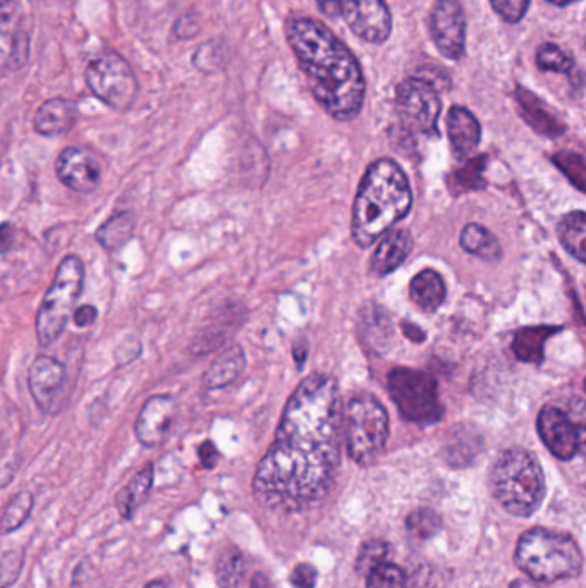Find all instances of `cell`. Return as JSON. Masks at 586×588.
<instances>
[{
    "instance_id": "7a4b0ae2",
    "label": "cell",
    "mask_w": 586,
    "mask_h": 588,
    "mask_svg": "<svg viewBox=\"0 0 586 588\" xmlns=\"http://www.w3.org/2000/svg\"><path fill=\"white\" fill-rule=\"evenodd\" d=\"M286 37L311 93L337 121H351L364 107V71L355 53L314 18H291Z\"/></svg>"
},
{
    "instance_id": "cb8c5ba5",
    "label": "cell",
    "mask_w": 586,
    "mask_h": 588,
    "mask_svg": "<svg viewBox=\"0 0 586 588\" xmlns=\"http://www.w3.org/2000/svg\"><path fill=\"white\" fill-rule=\"evenodd\" d=\"M557 332V327H525L516 332L513 351L525 363H542L544 361V345L550 336Z\"/></svg>"
},
{
    "instance_id": "83f0119b",
    "label": "cell",
    "mask_w": 586,
    "mask_h": 588,
    "mask_svg": "<svg viewBox=\"0 0 586 588\" xmlns=\"http://www.w3.org/2000/svg\"><path fill=\"white\" fill-rule=\"evenodd\" d=\"M19 28H21V8L18 2L0 0V71L8 68Z\"/></svg>"
},
{
    "instance_id": "7bdbcfd3",
    "label": "cell",
    "mask_w": 586,
    "mask_h": 588,
    "mask_svg": "<svg viewBox=\"0 0 586 588\" xmlns=\"http://www.w3.org/2000/svg\"><path fill=\"white\" fill-rule=\"evenodd\" d=\"M200 458L205 467L212 468L217 464V458H219L216 446L212 442H205L200 448Z\"/></svg>"
},
{
    "instance_id": "277c9868",
    "label": "cell",
    "mask_w": 586,
    "mask_h": 588,
    "mask_svg": "<svg viewBox=\"0 0 586 588\" xmlns=\"http://www.w3.org/2000/svg\"><path fill=\"white\" fill-rule=\"evenodd\" d=\"M515 561L523 574L540 584L578 577L583 569L578 542L567 534L542 527L523 534L516 546Z\"/></svg>"
},
{
    "instance_id": "8992f818",
    "label": "cell",
    "mask_w": 586,
    "mask_h": 588,
    "mask_svg": "<svg viewBox=\"0 0 586 588\" xmlns=\"http://www.w3.org/2000/svg\"><path fill=\"white\" fill-rule=\"evenodd\" d=\"M346 448L356 464H374L389 439V415L375 396L361 392L349 399L342 411Z\"/></svg>"
},
{
    "instance_id": "2e32d148",
    "label": "cell",
    "mask_w": 586,
    "mask_h": 588,
    "mask_svg": "<svg viewBox=\"0 0 586 588\" xmlns=\"http://www.w3.org/2000/svg\"><path fill=\"white\" fill-rule=\"evenodd\" d=\"M64 365L59 363L56 358L42 355L31 363L30 372H28V388L40 410H52L57 396L64 388Z\"/></svg>"
},
{
    "instance_id": "bcb514c9",
    "label": "cell",
    "mask_w": 586,
    "mask_h": 588,
    "mask_svg": "<svg viewBox=\"0 0 586 588\" xmlns=\"http://www.w3.org/2000/svg\"><path fill=\"white\" fill-rule=\"evenodd\" d=\"M510 588H544L540 587L538 584H534V581L528 580H516L510 584Z\"/></svg>"
},
{
    "instance_id": "7402d4cb",
    "label": "cell",
    "mask_w": 586,
    "mask_h": 588,
    "mask_svg": "<svg viewBox=\"0 0 586 588\" xmlns=\"http://www.w3.org/2000/svg\"><path fill=\"white\" fill-rule=\"evenodd\" d=\"M446 282L439 272L431 269L421 270L409 285V297L413 303L424 311H435L446 300Z\"/></svg>"
},
{
    "instance_id": "d4e9b609",
    "label": "cell",
    "mask_w": 586,
    "mask_h": 588,
    "mask_svg": "<svg viewBox=\"0 0 586 588\" xmlns=\"http://www.w3.org/2000/svg\"><path fill=\"white\" fill-rule=\"evenodd\" d=\"M132 232H135V216L129 212H121L107 219L100 226L95 238H97L103 250L113 253V251H119L128 245Z\"/></svg>"
},
{
    "instance_id": "e575fe53",
    "label": "cell",
    "mask_w": 586,
    "mask_h": 588,
    "mask_svg": "<svg viewBox=\"0 0 586 588\" xmlns=\"http://www.w3.org/2000/svg\"><path fill=\"white\" fill-rule=\"evenodd\" d=\"M554 163L557 168L566 175V178L578 188L579 191L585 190L586 175L585 160L579 153L560 152L554 156Z\"/></svg>"
},
{
    "instance_id": "7c38bea8",
    "label": "cell",
    "mask_w": 586,
    "mask_h": 588,
    "mask_svg": "<svg viewBox=\"0 0 586 588\" xmlns=\"http://www.w3.org/2000/svg\"><path fill=\"white\" fill-rule=\"evenodd\" d=\"M340 18L358 39L368 43H384L393 31V16L386 0H345Z\"/></svg>"
},
{
    "instance_id": "30bf717a",
    "label": "cell",
    "mask_w": 586,
    "mask_h": 588,
    "mask_svg": "<svg viewBox=\"0 0 586 588\" xmlns=\"http://www.w3.org/2000/svg\"><path fill=\"white\" fill-rule=\"evenodd\" d=\"M396 109L409 131L430 134L437 130L443 102L431 81L408 78L397 87Z\"/></svg>"
},
{
    "instance_id": "ac0fdd59",
    "label": "cell",
    "mask_w": 586,
    "mask_h": 588,
    "mask_svg": "<svg viewBox=\"0 0 586 588\" xmlns=\"http://www.w3.org/2000/svg\"><path fill=\"white\" fill-rule=\"evenodd\" d=\"M413 250V238L405 229H396L384 236L375 253L371 255L370 269L375 276H387L405 263Z\"/></svg>"
},
{
    "instance_id": "e0dca14e",
    "label": "cell",
    "mask_w": 586,
    "mask_h": 588,
    "mask_svg": "<svg viewBox=\"0 0 586 588\" xmlns=\"http://www.w3.org/2000/svg\"><path fill=\"white\" fill-rule=\"evenodd\" d=\"M447 134H449L454 156L458 159H466L480 144V122L465 107H453L447 116Z\"/></svg>"
},
{
    "instance_id": "44dd1931",
    "label": "cell",
    "mask_w": 586,
    "mask_h": 588,
    "mask_svg": "<svg viewBox=\"0 0 586 588\" xmlns=\"http://www.w3.org/2000/svg\"><path fill=\"white\" fill-rule=\"evenodd\" d=\"M153 477L156 470L153 465H147L143 470L138 471L121 490H119L118 498H116V506H118L119 515L122 520L129 521L135 518L138 509L143 506L150 496L151 487H153Z\"/></svg>"
},
{
    "instance_id": "f6af8a7d",
    "label": "cell",
    "mask_w": 586,
    "mask_h": 588,
    "mask_svg": "<svg viewBox=\"0 0 586 588\" xmlns=\"http://www.w3.org/2000/svg\"><path fill=\"white\" fill-rule=\"evenodd\" d=\"M403 330H405L406 338L413 339V341H421L424 339V332L420 329H416L411 323H403Z\"/></svg>"
},
{
    "instance_id": "8d00e7d4",
    "label": "cell",
    "mask_w": 586,
    "mask_h": 588,
    "mask_svg": "<svg viewBox=\"0 0 586 588\" xmlns=\"http://www.w3.org/2000/svg\"><path fill=\"white\" fill-rule=\"evenodd\" d=\"M30 59V34L24 30L23 24L16 34L14 46H12L11 58L8 61L9 71L23 68Z\"/></svg>"
},
{
    "instance_id": "f1b7e54d",
    "label": "cell",
    "mask_w": 586,
    "mask_h": 588,
    "mask_svg": "<svg viewBox=\"0 0 586 588\" xmlns=\"http://www.w3.org/2000/svg\"><path fill=\"white\" fill-rule=\"evenodd\" d=\"M34 498L33 494L23 490L19 492L16 498L11 499L8 506H6L4 515L0 518V531L2 534H11V531L18 530L27 524L28 518L33 512Z\"/></svg>"
},
{
    "instance_id": "7dc6e473",
    "label": "cell",
    "mask_w": 586,
    "mask_h": 588,
    "mask_svg": "<svg viewBox=\"0 0 586 588\" xmlns=\"http://www.w3.org/2000/svg\"><path fill=\"white\" fill-rule=\"evenodd\" d=\"M143 588H170V585L166 580H156L150 581V584L145 585Z\"/></svg>"
},
{
    "instance_id": "f546056e",
    "label": "cell",
    "mask_w": 586,
    "mask_h": 588,
    "mask_svg": "<svg viewBox=\"0 0 586 588\" xmlns=\"http://www.w3.org/2000/svg\"><path fill=\"white\" fill-rule=\"evenodd\" d=\"M217 578L224 588H238L245 575V559L236 549L224 550L217 559Z\"/></svg>"
},
{
    "instance_id": "5b68a950",
    "label": "cell",
    "mask_w": 586,
    "mask_h": 588,
    "mask_svg": "<svg viewBox=\"0 0 586 588\" xmlns=\"http://www.w3.org/2000/svg\"><path fill=\"white\" fill-rule=\"evenodd\" d=\"M490 490L510 515L532 517L545 496V477L538 459L526 449H507L491 468Z\"/></svg>"
},
{
    "instance_id": "ab89813d",
    "label": "cell",
    "mask_w": 586,
    "mask_h": 588,
    "mask_svg": "<svg viewBox=\"0 0 586 588\" xmlns=\"http://www.w3.org/2000/svg\"><path fill=\"white\" fill-rule=\"evenodd\" d=\"M200 27H198L197 18L193 14H186L179 18L178 23L175 27V34L178 39H191L198 33Z\"/></svg>"
},
{
    "instance_id": "74e56055",
    "label": "cell",
    "mask_w": 586,
    "mask_h": 588,
    "mask_svg": "<svg viewBox=\"0 0 586 588\" xmlns=\"http://www.w3.org/2000/svg\"><path fill=\"white\" fill-rule=\"evenodd\" d=\"M481 169H484V159L471 160V162L466 163L465 169L456 175V185L463 191L477 190V188L484 187Z\"/></svg>"
},
{
    "instance_id": "4dcf8cb0",
    "label": "cell",
    "mask_w": 586,
    "mask_h": 588,
    "mask_svg": "<svg viewBox=\"0 0 586 588\" xmlns=\"http://www.w3.org/2000/svg\"><path fill=\"white\" fill-rule=\"evenodd\" d=\"M367 588H408V577L399 566L394 562H383L375 566L365 575Z\"/></svg>"
},
{
    "instance_id": "603a6c76",
    "label": "cell",
    "mask_w": 586,
    "mask_h": 588,
    "mask_svg": "<svg viewBox=\"0 0 586 588\" xmlns=\"http://www.w3.org/2000/svg\"><path fill=\"white\" fill-rule=\"evenodd\" d=\"M245 369V353L239 346L227 349L213 361L212 367L205 373V386L208 389L226 388L241 376Z\"/></svg>"
},
{
    "instance_id": "5bb4252c",
    "label": "cell",
    "mask_w": 586,
    "mask_h": 588,
    "mask_svg": "<svg viewBox=\"0 0 586 588\" xmlns=\"http://www.w3.org/2000/svg\"><path fill=\"white\" fill-rule=\"evenodd\" d=\"M57 178L76 193H91L100 187L102 168L93 153L78 147H69L57 157Z\"/></svg>"
},
{
    "instance_id": "836d02e7",
    "label": "cell",
    "mask_w": 586,
    "mask_h": 588,
    "mask_svg": "<svg viewBox=\"0 0 586 588\" xmlns=\"http://www.w3.org/2000/svg\"><path fill=\"white\" fill-rule=\"evenodd\" d=\"M390 555L393 549L389 544L378 539L368 540L359 549L358 562H356L359 574L367 575L375 566L389 561Z\"/></svg>"
},
{
    "instance_id": "8fae6325",
    "label": "cell",
    "mask_w": 586,
    "mask_h": 588,
    "mask_svg": "<svg viewBox=\"0 0 586 588\" xmlns=\"http://www.w3.org/2000/svg\"><path fill=\"white\" fill-rule=\"evenodd\" d=\"M430 33L444 58L458 61L465 53L466 18L459 0H437L430 16Z\"/></svg>"
},
{
    "instance_id": "60d3db41",
    "label": "cell",
    "mask_w": 586,
    "mask_h": 588,
    "mask_svg": "<svg viewBox=\"0 0 586 588\" xmlns=\"http://www.w3.org/2000/svg\"><path fill=\"white\" fill-rule=\"evenodd\" d=\"M97 317H99V310L91 307V305H85V307H80L78 310L72 311V319H75V323L78 327L93 326Z\"/></svg>"
},
{
    "instance_id": "3957f363",
    "label": "cell",
    "mask_w": 586,
    "mask_h": 588,
    "mask_svg": "<svg viewBox=\"0 0 586 588\" xmlns=\"http://www.w3.org/2000/svg\"><path fill=\"white\" fill-rule=\"evenodd\" d=\"M411 203V188L401 166L390 159L371 163L352 206V240L358 247H371L408 216Z\"/></svg>"
},
{
    "instance_id": "c3c4849f",
    "label": "cell",
    "mask_w": 586,
    "mask_h": 588,
    "mask_svg": "<svg viewBox=\"0 0 586 588\" xmlns=\"http://www.w3.org/2000/svg\"><path fill=\"white\" fill-rule=\"evenodd\" d=\"M547 2H550V4L559 6V8H564V6L572 4V2H576V0H547Z\"/></svg>"
},
{
    "instance_id": "4fadbf2b",
    "label": "cell",
    "mask_w": 586,
    "mask_h": 588,
    "mask_svg": "<svg viewBox=\"0 0 586 588\" xmlns=\"http://www.w3.org/2000/svg\"><path fill=\"white\" fill-rule=\"evenodd\" d=\"M538 433L548 451L556 458H575L582 446V433L575 421L556 407H545L538 415Z\"/></svg>"
},
{
    "instance_id": "1f68e13d",
    "label": "cell",
    "mask_w": 586,
    "mask_h": 588,
    "mask_svg": "<svg viewBox=\"0 0 586 588\" xmlns=\"http://www.w3.org/2000/svg\"><path fill=\"white\" fill-rule=\"evenodd\" d=\"M406 528L416 539L428 540L439 534L443 528V518L434 509H416L406 518Z\"/></svg>"
},
{
    "instance_id": "9c48e42d",
    "label": "cell",
    "mask_w": 586,
    "mask_h": 588,
    "mask_svg": "<svg viewBox=\"0 0 586 588\" xmlns=\"http://www.w3.org/2000/svg\"><path fill=\"white\" fill-rule=\"evenodd\" d=\"M87 83L91 93L113 110H128L137 99V77L118 52L93 59L87 68Z\"/></svg>"
},
{
    "instance_id": "4316f807",
    "label": "cell",
    "mask_w": 586,
    "mask_h": 588,
    "mask_svg": "<svg viewBox=\"0 0 586 588\" xmlns=\"http://www.w3.org/2000/svg\"><path fill=\"white\" fill-rule=\"evenodd\" d=\"M461 247L468 253L487 262L500 259V245L496 236L481 225H468L461 231Z\"/></svg>"
},
{
    "instance_id": "ffe728a7",
    "label": "cell",
    "mask_w": 586,
    "mask_h": 588,
    "mask_svg": "<svg viewBox=\"0 0 586 588\" xmlns=\"http://www.w3.org/2000/svg\"><path fill=\"white\" fill-rule=\"evenodd\" d=\"M516 100H518L523 118L538 133L554 138L559 137L566 130L563 121L535 93H529L528 90L522 87L516 88Z\"/></svg>"
},
{
    "instance_id": "f35d334b",
    "label": "cell",
    "mask_w": 586,
    "mask_h": 588,
    "mask_svg": "<svg viewBox=\"0 0 586 588\" xmlns=\"http://www.w3.org/2000/svg\"><path fill=\"white\" fill-rule=\"evenodd\" d=\"M317 581V571L310 565H299L292 571V584L299 588H314Z\"/></svg>"
},
{
    "instance_id": "d6a6232c",
    "label": "cell",
    "mask_w": 586,
    "mask_h": 588,
    "mask_svg": "<svg viewBox=\"0 0 586 588\" xmlns=\"http://www.w3.org/2000/svg\"><path fill=\"white\" fill-rule=\"evenodd\" d=\"M537 64L542 71L572 74L575 59L569 58L556 43H544L537 52Z\"/></svg>"
},
{
    "instance_id": "d6986e66",
    "label": "cell",
    "mask_w": 586,
    "mask_h": 588,
    "mask_svg": "<svg viewBox=\"0 0 586 588\" xmlns=\"http://www.w3.org/2000/svg\"><path fill=\"white\" fill-rule=\"evenodd\" d=\"M78 119V107L71 100L52 99L34 114V130L43 137H59L72 130Z\"/></svg>"
},
{
    "instance_id": "9a60e30c",
    "label": "cell",
    "mask_w": 586,
    "mask_h": 588,
    "mask_svg": "<svg viewBox=\"0 0 586 588\" xmlns=\"http://www.w3.org/2000/svg\"><path fill=\"white\" fill-rule=\"evenodd\" d=\"M176 402L170 396H151L137 418L138 440L145 448H156L166 439L172 420H175Z\"/></svg>"
},
{
    "instance_id": "b9f144b4",
    "label": "cell",
    "mask_w": 586,
    "mask_h": 588,
    "mask_svg": "<svg viewBox=\"0 0 586 588\" xmlns=\"http://www.w3.org/2000/svg\"><path fill=\"white\" fill-rule=\"evenodd\" d=\"M16 229L11 222L0 225V255L8 253L14 245Z\"/></svg>"
},
{
    "instance_id": "484cf974",
    "label": "cell",
    "mask_w": 586,
    "mask_h": 588,
    "mask_svg": "<svg viewBox=\"0 0 586 588\" xmlns=\"http://www.w3.org/2000/svg\"><path fill=\"white\" fill-rule=\"evenodd\" d=\"M560 243L567 253L573 255L579 263H585L586 217L583 210H575L563 217L557 228Z\"/></svg>"
},
{
    "instance_id": "ba28073f",
    "label": "cell",
    "mask_w": 586,
    "mask_h": 588,
    "mask_svg": "<svg viewBox=\"0 0 586 588\" xmlns=\"http://www.w3.org/2000/svg\"><path fill=\"white\" fill-rule=\"evenodd\" d=\"M390 398L403 417L416 423L439 421L444 415L437 382L428 373L413 369H394L389 373Z\"/></svg>"
},
{
    "instance_id": "52a82bcc",
    "label": "cell",
    "mask_w": 586,
    "mask_h": 588,
    "mask_svg": "<svg viewBox=\"0 0 586 588\" xmlns=\"http://www.w3.org/2000/svg\"><path fill=\"white\" fill-rule=\"evenodd\" d=\"M85 285V266L80 257L68 255L59 267L52 286L43 298L37 316V336L42 346L59 339L68 326Z\"/></svg>"
},
{
    "instance_id": "d590c367",
    "label": "cell",
    "mask_w": 586,
    "mask_h": 588,
    "mask_svg": "<svg viewBox=\"0 0 586 588\" xmlns=\"http://www.w3.org/2000/svg\"><path fill=\"white\" fill-rule=\"evenodd\" d=\"M490 4L504 21L515 24L525 18L529 0H490Z\"/></svg>"
},
{
    "instance_id": "ee69618b",
    "label": "cell",
    "mask_w": 586,
    "mask_h": 588,
    "mask_svg": "<svg viewBox=\"0 0 586 588\" xmlns=\"http://www.w3.org/2000/svg\"><path fill=\"white\" fill-rule=\"evenodd\" d=\"M317 4L321 12H326L329 18H340V9H342L345 0H317Z\"/></svg>"
},
{
    "instance_id": "6da1fadb",
    "label": "cell",
    "mask_w": 586,
    "mask_h": 588,
    "mask_svg": "<svg viewBox=\"0 0 586 588\" xmlns=\"http://www.w3.org/2000/svg\"><path fill=\"white\" fill-rule=\"evenodd\" d=\"M340 439L339 386L332 377L315 373L286 402L276 439L255 474V498L284 512L320 505L336 484Z\"/></svg>"
}]
</instances>
